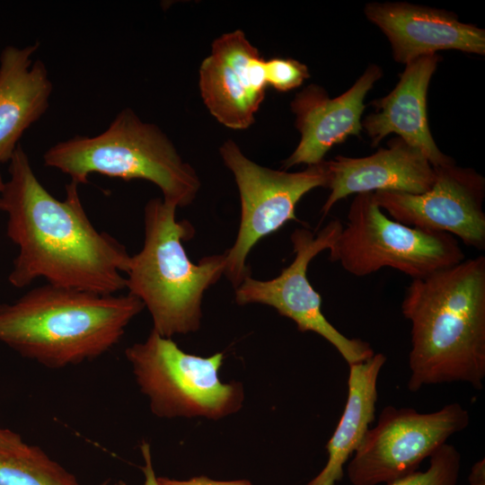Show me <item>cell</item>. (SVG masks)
I'll return each mask as SVG.
<instances>
[{
	"label": "cell",
	"instance_id": "cell-1",
	"mask_svg": "<svg viewBox=\"0 0 485 485\" xmlns=\"http://www.w3.org/2000/svg\"><path fill=\"white\" fill-rule=\"evenodd\" d=\"M9 180L0 190V210L7 215L6 234L19 247L8 276L18 288L38 278L47 284L99 295L126 288L130 255L111 235L88 218L78 184L66 186V198L53 197L37 179L19 144L9 161Z\"/></svg>",
	"mask_w": 485,
	"mask_h": 485
},
{
	"label": "cell",
	"instance_id": "cell-2",
	"mask_svg": "<svg viewBox=\"0 0 485 485\" xmlns=\"http://www.w3.org/2000/svg\"><path fill=\"white\" fill-rule=\"evenodd\" d=\"M401 313L411 323L407 387L485 378V257L463 260L412 279Z\"/></svg>",
	"mask_w": 485,
	"mask_h": 485
},
{
	"label": "cell",
	"instance_id": "cell-3",
	"mask_svg": "<svg viewBox=\"0 0 485 485\" xmlns=\"http://www.w3.org/2000/svg\"><path fill=\"white\" fill-rule=\"evenodd\" d=\"M144 308L129 294L99 295L47 284L0 304V342L48 368L75 366L119 343Z\"/></svg>",
	"mask_w": 485,
	"mask_h": 485
},
{
	"label": "cell",
	"instance_id": "cell-4",
	"mask_svg": "<svg viewBox=\"0 0 485 485\" xmlns=\"http://www.w3.org/2000/svg\"><path fill=\"white\" fill-rule=\"evenodd\" d=\"M177 207L163 198L145 207V240L130 256L126 288L149 311L153 330L163 337L188 334L200 328L205 292L225 273V253L192 262L183 241L194 234L186 220H177Z\"/></svg>",
	"mask_w": 485,
	"mask_h": 485
},
{
	"label": "cell",
	"instance_id": "cell-5",
	"mask_svg": "<svg viewBox=\"0 0 485 485\" xmlns=\"http://www.w3.org/2000/svg\"><path fill=\"white\" fill-rule=\"evenodd\" d=\"M44 164L88 183L93 173L155 184L163 199L178 207L190 205L200 189L193 167L183 161L170 138L131 109L120 110L106 130L94 137L75 136L49 147Z\"/></svg>",
	"mask_w": 485,
	"mask_h": 485
},
{
	"label": "cell",
	"instance_id": "cell-6",
	"mask_svg": "<svg viewBox=\"0 0 485 485\" xmlns=\"http://www.w3.org/2000/svg\"><path fill=\"white\" fill-rule=\"evenodd\" d=\"M125 356L151 411L159 418L218 419L242 407V384L219 378L222 352L206 357L189 354L172 338L152 330L145 341L127 348Z\"/></svg>",
	"mask_w": 485,
	"mask_h": 485
},
{
	"label": "cell",
	"instance_id": "cell-7",
	"mask_svg": "<svg viewBox=\"0 0 485 485\" xmlns=\"http://www.w3.org/2000/svg\"><path fill=\"white\" fill-rule=\"evenodd\" d=\"M330 260L359 278L388 267L418 279L458 264L464 253L452 234L389 218L374 193L366 192L352 200L348 222L330 251Z\"/></svg>",
	"mask_w": 485,
	"mask_h": 485
},
{
	"label": "cell",
	"instance_id": "cell-8",
	"mask_svg": "<svg viewBox=\"0 0 485 485\" xmlns=\"http://www.w3.org/2000/svg\"><path fill=\"white\" fill-rule=\"evenodd\" d=\"M224 163L234 174L241 200V218L233 246L225 251L224 275L236 288L251 271L246 260L256 243L289 221H299L295 207L315 188H327V161L289 172L263 167L246 157L235 142L220 146Z\"/></svg>",
	"mask_w": 485,
	"mask_h": 485
},
{
	"label": "cell",
	"instance_id": "cell-9",
	"mask_svg": "<svg viewBox=\"0 0 485 485\" xmlns=\"http://www.w3.org/2000/svg\"><path fill=\"white\" fill-rule=\"evenodd\" d=\"M469 423L468 410L458 402L429 413L385 406L351 456L348 480L353 485H377L418 471L424 459Z\"/></svg>",
	"mask_w": 485,
	"mask_h": 485
},
{
	"label": "cell",
	"instance_id": "cell-10",
	"mask_svg": "<svg viewBox=\"0 0 485 485\" xmlns=\"http://www.w3.org/2000/svg\"><path fill=\"white\" fill-rule=\"evenodd\" d=\"M338 219L330 221L318 232L297 228L290 236L295 258L281 273L269 280L247 277L236 288L237 304L269 305L291 319L298 331H313L325 339L342 356L348 366L363 362L374 354L370 345L358 339H349L336 329L322 311L321 295L307 278L311 260L323 251H331L342 230Z\"/></svg>",
	"mask_w": 485,
	"mask_h": 485
},
{
	"label": "cell",
	"instance_id": "cell-11",
	"mask_svg": "<svg viewBox=\"0 0 485 485\" xmlns=\"http://www.w3.org/2000/svg\"><path fill=\"white\" fill-rule=\"evenodd\" d=\"M436 178L421 194L375 191L379 207L401 224L443 232L478 250L485 248V179L454 162L435 167Z\"/></svg>",
	"mask_w": 485,
	"mask_h": 485
},
{
	"label": "cell",
	"instance_id": "cell-12",
	"mask_svg": "<svg viewBox=\"0 0 485 485\" xmlns=\"http://www.w3.org/2000/svg\"><path fill=\"white\" fill-rule=\"evenodd\" d=\"M265 60L240 30L213 41L199 67V89L209 112L233 129L249 128L268 86Z\"/></svg>",
	"mask_w": 485,
	"mask_h": 485
},
{
	"label": "cell",
	"instance_id": "cell-13",
	"mask_svg": "<svg viewBox=\"0 0 485 485\" xmlns=\"http://www.w3.org/2000/svg\"><path fill=\"white\" fill-rule=\"evenodd\" d=\"M382 76V68L371 64L348 91L335 98H330L326 91L316 84L298 93L291 102V109L301 138L295 151L283 162V168L320 163L335 145L350 136L358 137L366 108L365 97Z\"/></svg>",
	"mask_w": 485,
	"mask_h": 485
},
{
	"label": "cell",
	"instance_id": "cell-14",
	"mask_svg": "<svg viewBox=\"0 0 485 485\" xmlns=\"http://www.w3.org/2000/svg\"><path fill=\"white\" fill-rule=\"evenodd\" d=\"M364 13L387 37L396 62L408 64L439 50L485 54V31L445 10L405 2L369 3Z\"/></svg>",
	"mask_w": 485,
	"mask_h": 485
},
{
	"label": "cell",
	"instance_id": "cell-15",
	"mask_svg": "<svg viewBox=\"0 0 485 485\" xmlns=\"http://www.w3.org/2000/svg\"><path fill=\"white\" fill-rule=\"evenodd\" d=\"M365 157L338 155L327 161L331 190L322 214L326 216L340 199L351 194L394 191L421 194L432 186L435 167L417 148L397 137Z\"/></svg>",
	"mask_w": 485,
	"mask_h": 485
},
{
	"label": "cell",
	"instance_id": "cell-16",
	"mask_svg": "<svg viewBox=\"0 0 485 485\" xmlns=\"http://www.w3.org/2000/svg\"><path fill=\"white\" fill-rule=\"evenodd\" d=\"M440 60L439 55L431 54L406 64L393 90L372 102L375 111L366 117L361 124L373 146L394 133L419 149L434 167L454 163L436 146L427 115L428 89Z\"/></svg>",
	"mask_w": 485,
	"mask_h": 485
},
{
	"label": "cell",
	"instance_id": "cell-17",
	"mask_svg": "<svg viewBox=\"0 0 485 485\" xmlns=\"http://www.w3.org/2000/svg\"><path fill=\"white\" fill-rule=\"evenodd\" d=\"M39 47L9 45L0 54V163H9L23 133L49 105L53 86L48 69L31 59Z\"/></svg>",
	"mask_w": 485,
	"mask_h": 485
},
{
	"label": "cell",
	"instance_id": "cell-18",
	"mask_svg": "<svg viewBox=\"0 0 485 485\" xmlns=\"http://www.w3.org/2000/svg\"><path fill=\"white\" fill-rule=\"evenodd\" d=\"M386 362L383 353L352 364L348 380V399L341 418L326 445L328 460L306 485H335L344 476V465L361 445L375 419L377 381Z\"/></svg>",
	"mask_w": 485,
	"mask_h": 485
},
{
	"label": "cell",
	"instance_id": "cell-19",
	"mask_svg": "<svg viewBox=\"0 0 485 485\" xmlns=\"http://www.w3.org/2000/svg\"><path fill=\"white\" fill-rule=\"evenodd\" d=\"M0 485H81L76 477L39 446L26 451L0 447Z\"/></svg>",
	"mask_w": 485,
	"mask_h": 485
},
{
	"label": "cell",
	"instance_id": "cell-20",
	"mask_svg": "<svg viewBox=\"0 0 485 485\" xmlns=\"http://www.w3.org/2000/svg\"><path fill=\"white\" fill-rule=\"evenodd\" d=\"M426 471H415L386 485H456L461 470V454L456 447L444 444L429 457Z\"/></svg>",
	"mask_w": 485,
	"mask_h": 485
},
{
	"label": "cell",
	"instance_id": "cell-21",
	"mask_svg": "<svg viewBox=\"0 0 485 485\" xmlns=\"http://www.w3.org/2000/svg\"><path fill=\"white\" fill-rule=\"evenodd\" d=\"M264 68L267 84L278 92H289L297 88L310 77L308 67L293 58L274 57L265 60Z\"/></svg>",
	"mask_w": 485,
	"mask_h": 485
},
{
	"label": "cell",
	"instance_id": "cell-22",
	"mask_svg": "<svg viewBox=\"0 0 485 485\" xmlns=\"http://www.w3.org/2000/svg\"><path fill=\"white\" fill-rule=\"evenodd\" d=\"M160 485H251L247 480L216 481L205 476L194 477L186 481L157 477Z\"/></svg>",
	"mask_w": 485,
	"mask_h": 485
},
{
	"label": "cell",
	"instance_id": "cell-23",
	"mask_svg": "<svg viewBox=\"0 0 485 485\" xmlns=\"http://www.w3.org/2000/svg\"><path fill=\"white\" fill-rule=\"evenodd\" d=\"M140 450L142 453V456L144 458V466L142 468V471L145 475V481L143 485H160L157 480V476L155 475L153 463H152V455H151V449L150 445L148 443L143 442ZM113 485H128L126 482L119 481Z\"/></svg>",
	"mask_w": 485,
	"mask_h": 485
},
{
	"label": "cell",
	"instance_id": "cell-24",
	"mask_svg": "<svg viewBox=\"0 0 485 485\" xmlns=\"http://www.w3.org/2000/svg\"><path fill=\"white\" fill-rule=\"evenodd\" d=\"M31 445L22 441V437L15 432L0 428V447L12 451H26Z\"/></svg>",
	"mask_w": 485,
	"mask_h": 485
},
{
	"label": "cell",
	"instance_id": "cell-25",
	"mask_svg": "<svg viewBox=\"0 0 485 485\" xmlns=\"http://www.w3.org/2000/svg\"><path fill=\"white\" fill-rule=\"evenodd\" d=\"M471 485H485V460L484 458L476 462L469 475Z\"/></svg>",
	"mask_w": 485,
	"mask_h": 485
},
{
	"label": "cell",
	"instance_id": "cell-26",
	"mask_svg": "<svg viewBox=\"0 0 485 485\" xmlns=\"http://www.w3.org/2000/svg\"><path fill=\"white\" fill-rule=\"evenodd\" d=\"M99 485H111V484L108 481H104L101 482Z\"/></svg>",
	"mask_w": 485,
	"mask_h": 485
},
{
	"label": "cell",
	"instance_id": "cell-27",
	"mask_svg": "<svg viewBox=\"0 0 485 485\" xmlns=\"http://www.w3.org/2000/svg\"><path fill=\"white\" fill-rule=\"evenodd\" d=\"M3 183H4V182H3L2 176H1V172H0V190H1V187H2Z\"/></svg>",
	"mask_w": 485,
	"mask_h": 485
}]
</instances>
